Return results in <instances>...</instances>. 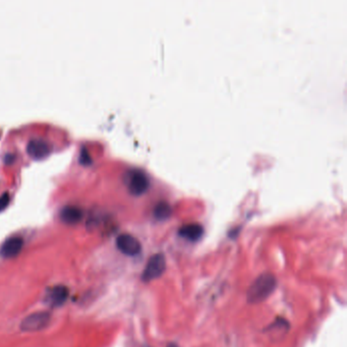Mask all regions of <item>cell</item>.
<instances>
[{"label":"cell","mask_w":347,"mask_h":347,"mask_svg":"<svg viewBox=\"0 0 347 347\" xmlns=\"http://www.w3.org/2000/svg\"><path fill=\"white\" fill-rule=\"evenodd\" d=\"M276 288V279L270 273L260 275L248 290V301L259 303L268 298Z\"/></svg>","instance_id":"1"},{"label":"cell","mask_w":347,"mask_h":347,"mask_svg":"<svg viewBox=\"0 0 347 347\" xmlns=\"http://www.w3.org/2000/svg\"><path fill=\"white\" fill-rule=\"evenodd\" d=\"M124 182L132 195L140 196L144 194L149 186L150 181L146 173L140 169H130L124 176Z\"/></svg>","instance_id":"2"},{"label":"cell","mask_w":347,"mask_h":347,"mask_svg":"<svg viewBox=\"0 0 347 347\" xmlns=\"http://www.w3.org/2000/svg\"><path fill=\"white\" fill-rule=\"evenodd\" d=\"M166 269V261L162 254H156L152 256L147 266L143 272V280L145 282H150L152 280H155L164 273Z\"/></svg>","instance_id":"3"},{"label":"cell","mask_w":347,"mask_h":347,"mask_svg":"<svg viewBox=\"0 0 347 347\" xmlns=\"http://www.w3.org/2000/svg\"><path fill=\"white\" fill-rule=\"evenodd\" d=\"M50 315L46 311H40L26 317L22 324L21 329L24 332H37L45 329L50 323Z\"/></svg>","instance_id":"4"},{"label":"cell","mask_w":347,"mask_h":347,"mask_svg":"<svg viewBox=\"0 0 347 347\" xmlns=\"http://www.w3.org/2000/svg\"><path fill=\"white\" fill-rule=\"evenodd\" d=\"M117 249L124 255L134 257L142 251L141 242L130 234H121L116 239Z\"/></svg>","instance_id":"5"},{"label":"cell","mask_w":347,"mask_h":347,"mask_svg":"<svg viewBox=\"0 0 347 347\" xmlns=\"http://www.w3.org/2000/svg\"><path fill=\"white\" fill-rule=\"evenodd\" d=\"M68 297V289L63 285L52 287L45 296V302L51 307L61 306Z\"/></svg>","instance_id":"6"},{"label":"cell","mask_w":347,"mask_h":347,"mask_svg":"<svg viewBox=\"0 0 347 347\" xmlns=\"http://www.w3.org/2000/svg\"><path fill=\"white\" fill-rule=\"evenodd\" d=\"M24 247V239L20 236H12L8 238L0 250V254L5 258H15L17 257Z\"/></svg>","instance_id":"7"},{"label":"cell","mask_w":347,"mask_h":347,"mask_svg":"<svg viewBox=\"0 0 347 347\" xmlns=\"http://www.w3.org/2000/svg\"><path fill=\"white\" fill-rule=\"evenodd\" d=\"M50 145L42 138H32L28 143V153L36 159L43 158L50 153Z\"/></svg>","instance_id":"8"},{"label":"cell","mask_w":347,"mask_h":347,"mask_svg":"<svg viewBox=\"0 0 347 347\" xmlns=\"http://www.w3.org/2000/svg\"><path fill=\"white\" fill-rule=\"evenodd\" d=\"M203 232H204L203 227L198 223L186 224V225L182 226L180 231H179V233L182 237H184L188 240H191V241L199 240L202 237Z\"/></svg>","instance_id":"9"},{"label":"cell","mask_w":347,"mask_h":347,"mask_svg":"<svg viewBox=\"0 0 347 347\" xmlns=\"http://www.w3.org/2000/svg\"><path fill=\"white\" fill-rule=\"evenodd\" d=\"M82 210L76 206H66L60 212V218L67 224L78 223L82 219Z\"/></svg>","instance_id":"10"},{"label":"cell","mask_w":347,"mask_h":347,"mask_svg":"<svg viewBox=\"0 0 347 347\" xmlns=\"http://www.w3.org/2000/svg\"><path fill=\"white\" fill-rule=\"evenodd\" d=\"M171 215V207L166 202L158 203L154 209V216L158 220H165Z\"/></svg>","instance_id":"11"},{"label":"cell","mask_w":347,"mask_h":347,"mask_svg":"<svg viewBox=\"0 0 347 347\" xmlns=\"http://www.w3.org/2000/svg\"><path fill=\"white\" fill-rule=\"evenodd\" d=\"M80 161H81L82 164H90V163L92 162V159H91V157L89 156V153H88V151H87L86 148H82Z\"/></svg>","instance_id":"12"},{"label":"cell","mask_w":347,"mask_h":347,"mask_svg":"<svg viewBox=\"0 0 347 347\" xmlns=\"http://www.w3.org/2000/svg\"><path fill=\"white\" fill-rule=\"evenodd\" d=\"M10 200H11V197L9 193H5L2 197H0V211L6 209L7 206L10 203Z\"/></svg>","instance_id":"13"},{"label":"cell","mask_w":347,"mask_h":347,"mask_svg":"<svg viewBox=\"0 0 347 347\" xmlns=\"http://www.w3.org/2000/svg\"><path fill=\"white\" fill-rule=\"evenodd\" d=\"M167 347H179L177 344H173V343H171V344H169V345H167Z\"/></svg>","instance_id":"14"}]
</instances>
